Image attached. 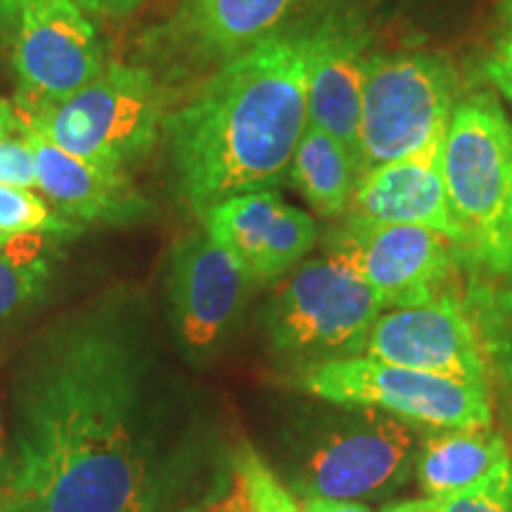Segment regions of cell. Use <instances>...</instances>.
Segmentation results:
<instances>
[{
  "label": "cell",
  "mask_w": 512,
  "mask_h": 512,
  "mask_svg": "<svg viewBox=\"0 0 512 512\" xmlns=\"http://www.w3.org/2000/svg\"><path fill=\"white\" fill-rule=\"evenodd\" d=\"M5 512H176L188 441L147 316L107 297L29 339L8 380Z\"/></svg>",
  "instance_id": "1"
},
{
  "label": "cell",
  "mask_w": 512,
  "mask_h": 512,
  "mask_svg": "<svg viewBox=\"0 0 512 512\" xmlns=\"http://www.w3.org/2000/svg\"><path fill=\"white\" fill-rule=\"evenodd\" d=\"M309 29H280L219 64L162 140L178 195L197 216L235 195L275 190L306 126Z\"/></svg>",
  "instance_id": "2"
},
{
  "label": "cell",
  "mask_w": 512,
  "mask_h": 512,
  "mask_svg": "<svg viewBox=\"0 0 512 512\" xmlns=\"http://www.w3.org/2000/svg\"><path fill=\"white\" fill-rule=\"evenodd\" d=\"M448 204L465 256L496 278L512 273V124L489 95L453 107L444 138Z\"/></svg>",
  "instance_id": "3"
},
{
  "label": "cell",
  "mask_w": 512,
  "mask_h": 512,
  "mask_svg": "<svg viewBox=\"0 0 512 512\" xmlns=\"http://www.w3.org/2000/svg\"><path fill=\"white\" fill-rule=\"evenodd\" d=\"M164 117V91L155 74L110 62L62 105L36 119H19L72 157L126 174L155 150Z\"/></svg>",
  "instance_id": "4"
},
{
  "label": "cell",
  "mask_w": 512,
  "mask_h": 512,
  "mask_svg": "<svg viewBox=\"0 0 512 512\" xmlns=\"http://www.w3.org/2000/svg\"><path fill=\"white\" fill-rule=\"evenodd\" d=\"M382 311L377 294L325 254L283 275L261 318L275 354L302 368L363 356Z\"/></svg>",
  "instance_id": "5"
},
{
  "label": "cell",
  "mask_w": 512,
  "mask_h": 512,
  "mask_svg": "<svg viewBox=\"0 0 512 512\" xmlns=\"http://www.w3.org/2000/svg\"><path fill=\"white\" fill-rule=\"evenodd\" d=\"M294 380L304 392L332 406L377 408L394 418L441 427V430L491 427L486 384L422 373L370 356L311 363L299 368Z\"/></svg>",
  "instance_id": "6"
},
{
  "label": "cell",
  "mask_w": 512,
  "mask_h": 512,
  "mask_svg": "<svg viewBox=\"0 0 512 512\" xmlns=\"http://www.w3.org/2000/svg\"><path fill=\"white\" fill-rule=\"evenodd\" d=\"M415 458V434L406 420L377 408H351L311 434L290 475V491L332 501L384 496L406 482Z\"/></svg>",
  "instance_id": "7"
},
{
  "label": "cell",
  "mask_w": 512,
  "mask_h": 512,
  "mask_svg": "<svg viewBox=\"0 0 512 512\" xmlns=\"http://www.w3.org/2000/svg\"><path fill=\"white\" fill-rule=\"evenodd\" d=\"M456 102L458 76L444 57L370 55L358 126L361 174L418 150L448 126Z\"/></svg>",
  "instance_id": "8"
},
{
  "label": "cell",
  "mask_w": 512,
  "mask_h": 512,
  "mask_svg": "<svg viewBox=\"0 0 512 512\" xmlns=\"http://www.w3.org/2000/svg\"><path fill=\"white\" fill-rule=\"evenodd\" d=\"M325 254L363 280L389 311L448 292L463 249L430 228L342 216L325 238Z\"/></svg>",
  "instance_id": "9"
},
{
  "label": "cell",
  "mask_w": 512,
  "mask_h": 512,
  "mask_svg": "<svg viewBox=\"0 0 512 512\" xmlns=\"http://www.w3.org/2000/svg\"><path fill=\"white\" fill-rule=\"evenodd\" d=\"M105 69L93 24L76 0H34L15 29L19 117L36 119Z\"/></svg>",
  "instance_id": "10"
},
{
  "label": "cell",
  "mask_w": 512,
  "mask_h": 512,
  "mask_svg": "<svg viewBox=\"0 0 512 512\" xmlns=\"http://www.w3.org/2000/svg\"><path fill=\"white\" fill-rule=\"evenodd\" d=\"M254 287L247 268L204 228L178 240L166 264L169 325L178 347L197 356L221 347Z\"/></svg>",
  "instance_id": "11"
},
{
  "label": "cell",
  "mask_w": 512,
  "mask_h": 512,
  "mask_svg": "<svg viewBox=\"0 0 512 512\" xmlns=\"http://www.w3.org/2000/svg\"><path fill=\"white\" fill-rule=\"evenodd\" d=\"M363 356L486 384L475 323L456 292H444L425 304L382 311L370 330Z\"/></svg>",
  "instance_id": "12"
},
{
  "label": "cell",
  "mask_w": 512,
  "mask_h": 512,
  "mask_svg": "<svg viewBox=\"0 0 512 512\" xmlns=\"http://www.w3.org/2000/svg\"><path fill=\"white\" fill-rule=\"evenodd\" d=\"M204 230L247 268L256 285H273L316 247L318 226L275 190L228 197L202 216Z\"/></svg>",
  "instance_id": "13"
},
{
  "label": "cell",
  "mask_w": 512,
  "mask_h": 512,
  "mask_svg": "<svg viewBox=\"0 0 512 512\" xmlns=\"http://www.w3.org/2000/svg\"><path fill=\"white\" fill-rule=\"evenodd\" d=\"M446 128L432 133L418 150L363 171L344 216L430 228L456 242L465 254V235L448 204L444 183Z\"/></svg>",
  "instance_id": "14"
},
{
  "label": "cell",
  "mask_w": 512,
  "mask_h": 512,
  "mask_svg": "<svg viewBox=\"0 0 512 512\" xmlns=\"http://www.w3.org/2000/svg\"><path fill=\"white\" fill-rule=\"evenodd\" d=\"M368 36L349 19H328L309 29L306 110L309 124L347 143L358 157ZM361 164V162H358Z\"/></svg>",
  "instance_id": "15"
},
{
  "label": "cell",
  "mask_w": 512,
  "mask_h": 512,
  "mask_svg": "<svg viewBox=\"0 0 512 512\" xmlns=\"http://www.w3.org/2000/svg\"><path fill=\"white\" fill-rule=\"evenodd\" d=\"M19 136L34 152L38 190L60 209L62 216L105 226H131L150 216V202L133 188L126 174L72 157L22 119Z\"/></svg>",
  "instance_id": "16"
},
{
  "label": "cell",
  "mask_w": 512,
  "mask_h": 512,
  "mask_svg": "<svg viewBox=\"0 0 512 512\" xmlns=\"http://www.w3.org/2000/svg\"><path fill=\"white\" fill-rule=\"evenodd\" d=\"M304 0H185L164 41L197 62H226L283 29Z\"/></svg>",
  "instance_id": "17"
},
{
  "label": "cell",
  "mask_w": 512,
  "mask_h": 512,
  "mask_svg": "<svg viewBox=\"0 0 512 512\" xmlns=\"http://www.w3.org/2000/svg\"><path fill=\"white\" fill-rule=\"evenodd\" d=\"M508 463H512L508 444L491 427L448 430L422 444L415 472L427 498L439 501L470 489Z\"/></svg>",
  "instance_id": "18"
},
{
  "label": "cell",
  "mask_w": 512,
  "mask_h": 512,
  "mask_svg": "<svg viewBox=\"0 0 512 512\" xmlns=\"http://www.w3.org/2000/svg\"><path fill=\"white\" fill-rule=\"evenodd\" d=\"M287 178L318 216L342 219L361 178V164L347 143L309 124L294 150Z\"/></svg>",
  "instance_id": "19"
},
{
  "label": "cell",
  "mask_w": 512,
  "mask_h": 512,
  "mask_svg": "<svg viewBox=\"0 0 512 512\" xmlns=\"http://www.w3.org/2000/svg\"><path fill=\"white\" fill-rule=\"evenodd\" d=\"M57 240L43 233L0 235V325L46 297L53 283Z\"/></svg>",
  "instance_id": "20"
},
{
  "label": "cell",
  "mask_w": 512,
  "mask_h": 512,
  "mask_svg": "<svg viewBox=\"0 0 512 512\" xmlns=\"http://www.w3.org/2000/svg\"><path fill=\"white\" fill-rule=\"evenodd\" d=\"M79 223L50 209V204L29 188L0 185V235L43 233L53 238H72Z\"/></svg>",
  "instance_id": "21"
},
{
  "label": "cell",
  "mask_w": 512,
  "mask_h": 512,
  "mask_svg": "<svg viewBox=\"0 0 512 512\" xmlns=\"http://www.w3.org/2000/svg\"><path fill=\"white\" fill-rule=\"evenodd\" d=\"M233 472L245 491L249 512H304L290 486L280 482L273 467L249 444H242L233 456Z\"/></svg>",
  "instance_id": "22"
},
{
  "label": "cell",
  "mask_w": 512,
  "mask_h": 512,
  "mask_svg": "<svg viewBox=\"0 0 512 512\" xmlns=\"http://www.w3.org/2000/svg\"><path fill=\"white\" fill-rule=\"evenodd\" d=\"M432 503L434 512H512V463L470 489Z\"/></svg>",
  "instance_id": "23"
},
{
  "label": "cell",
  "mask_w": 512,
  "mask_h": 512,
  "mask_svg": "<svg viewBox=\"0 0 512 512\" xmlns=\"http://www.w3.org/2000/svg\"><path fill=\"white\" fill-rule=\"evenodd\" d=\"M0 185H15V188L36 185L34 152L22 136L0 140Z\"/></svg>",
  "instance_id": "24"
},
{
  "label": "cell",
  "mask_w": 512,
  "mask_h": 512,
  "mask_svg": "<svg viewBox=\"0 0 512 512\" xmlns=\"http://www.w3.org/2000/svg\"><path fill=\"white\" fill-rule=\"evenodd\" d=\"M484 79L512 105V31L505 34L484 60Z\"/></svg>",
  "instance_id": "25"
},
{
  "label": "cell",
  "mask_w": 512,
  "mask_h": 512,
  "mask_svg": "<svg viewBox=\"0 0 512 512\" xmlns=\"http://www.w3.org/2000/svg\"><path fill=\"white\" fill-rule=\"evenodd\" d=\"M81 10L95 12V15L105 17H124L136 12L145 0H76Z\"/></svg>",
  "instance_id": "26"
},
{
  "label": "cell",
  "mask_w": 512,
  "mask_h": 512,
  "mask_svg": "<svg viewBox=\"0 0 512 512\" xmlns=\"http://www.w3.org/2000/svg\"><path fill=\"white\" fill-rule=\"evenodd\" d=\"M304 512H370L358 501H332V498H299Z\"/></svg>",
  "instance_id": "27"
},
{
  "label": "cell",
  "mask_w": 512,
  "mask_h": 512,
  "mask_svg": "<svg viewBox=\"0 0 512 512\" xmlns=\"http://www.w3.org/2000/svg\"><path fill=\"white\" fill-rule=\"evenodd\" d=\"M204 512H249L247 508V498H245V491H242V486L238 484V479L233 477V486H230V491L219 501L214 503H207V508Z\"/></svg>",
  "instance_id": "28"
},
{
  "label": "cell",
  "mask_w": 512,
  "mask_h": 512,
  "mask_svg": "<svg viewBox=\"0 0 512 512\" xmlns=\"http://www.w3.org/2000/svg\"><path fill=\"white\" fill-rule=\"evenodd\" d=\"M34 0H0V24L5 29H17L19 17Z\"/></svg>",
  "instance_id": "29"
},
{
  "label": "cell",
  "mask_w": 512,
  "mask_h": 512,
  "mask_svg": "<svg viewBox=\"0 0 512 512\" xmlns=\"http://www.w3.org/2000/svg\"><path fill=\"white\" fill-rule=\"evenodd\" d=\"M15 131H19V117L15 105L0 98V140L10 138Z\"/></svg>",
  "instance_id": "30"
},
{
  "label": "cell",
  "mask_w": 512,
  "mask_h": 512,
  "mask_svg": "<svg viewBox=\"0 0 512 512\" xmlns=\"http://www.w3.org/2000/svg\"><path fill=\"white\" fill-rule=\"evenodd\" d=\"M382 512H434L432 498H420V501H399L387 505Z\"/></svg>",
  "instance_id": "31"
},
{
  "label": "cell",
  "mask_w": 512,
  "mask_h": 512,
  "mask_svg": "<svg viewBox=\"0 0 512 512\" xmlns=\"http://www.w3.org/2000/svg\"><path fill=\"white\" fill-rule=\"evenodd\" d=\"M5 460H8V430H5L3 422H0V475H3Z\"/></svg>",
  "instance_id": "32"
},
{
  "label": "cell",
  "mask_w": 512,
  "mask_h": 512,
  "mask_svg": "<svg viewBox=\"0 0 512 512\" xmlns=\"http://www.w3.org/2000/svg\"><path fill=\"white\" fill-rule=\"evenodd\" d=\"M501 15L505 17V22L510 24V31H512V0H503V8H501Z\"/></svg>",
  "instance_id": "33"
},
{
  "label": "cell",
  "mask_w": 512,
  "mask_h": 512,
  "mask_svg": "<svg viewBox=\"0 0 512 512\" xmlns=\"http://www.w3.org/2000/svg\"><path fill=\"white\" fill-rule=\"evenodd\" d=\"M204 508H207V503H188L183 505V508H178L176 512H204Z\"/></svg>",
  "instance_id": "34"
},
{
  "label": "cell",
  "mask_w": 512,
  "mask_h": 512,
  "mask_svg": "<svg viewBox=\"0 0 512 512\" xmlns=\"http://www.w3.org/2000/svg\"><path fill=\"white\" fill-rule=\"evenodd\" d=\"M0 512H5V489H3V482H0Z\"/></svg>",
  "instance_id": "35"
},
{
  "label": "cell",
  "mask_w": 512,
  "mask_h": 512,
  "mask_svg": "<svg viewBox=\"0 0 512 512\" xmlns=\"http://www.w3.org/2000/svg\"><path fill=\"white\" fill-rule=\"evenodd\" d=\"M508 280H512V273H510V278H508Z\"/></svg>",
  "instance_id": "36"
}]
</instances>
